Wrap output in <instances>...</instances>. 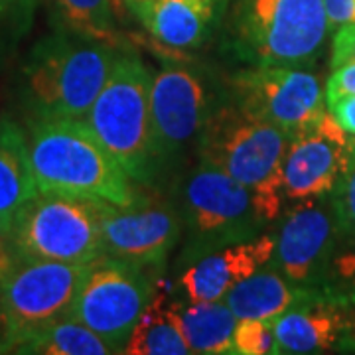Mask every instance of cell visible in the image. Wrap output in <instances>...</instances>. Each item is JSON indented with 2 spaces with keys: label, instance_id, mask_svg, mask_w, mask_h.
Here are the masks:
<instances>
[{
  "label": "cell",
  "instance_id": "obj_1",
  "mask_svg": "<svg viewBox=\"0 0 355 355\" xmlns=\"http://www.w3.org/2000/svg\"><path fill=\"white\" fill-rule=\"evenodd\" d=\"M28 148L42 193H64L114 205H128L137 200L132 180L95 137L85 119H34Z\"/></svg>",
  "mask_w": 355,
  "mask_h": 355
},
{
  "label": "cell",
  "instance_id": "obj_2",
  "mask_svg": "<svg viewBox=\"0 0 355 355\" xmlns=\"http://www.w3.org/2000/svg\"><path fill=\"white\" fill-rule=\"evenodd\" d=\"M198 139L200 162L219 168L249 188L266 219L275 221L286 203L282 160L291 135L233 103L211 111Z\"/></svg>",
  "mask_w": 355,
  "mask_h": 355
},
{
  "label": "cell",
  "instance_id": "obj_3",
  "mask_svg": "<svg viewBox=\"0 0 355 355\" xmlns=\"http://www.w3.org/2000/svg\"><path fill=\"white\" fill-rule=\"evenodd\" d=\"M148 67L132 53H119L99 97L83 116L89 128L132 182L148 184L156 174L150 127Z\"/></svg>",
  "mask_w": 355,
  "mask_h": 355
},
{
  "label": "cell",
  "instance_id": "obj_4",
  "mask_svg": "<svg viewBox=\"0 0 355 355\" xmlns=\"http://www.w3.org/2000/svg\"><path fill=\"white\" fill-rule=\"evenodd\" d=\"M111 44L58 34L42 40L26 65V85L36 119H83L113 69Z\"/></svg>",
  "mask_w": 355,
  "mask_h": 355
},
{
  "label": "cell",
  "instance_id": "obj_5",
  "mask_svg": "<svg viewBox=\"0 0 355 355\" xmlns=\"http://www.w3.org/2000/svg\"><path fill=\"white\" fill-rule=\"evenodd\" d=\"M331 30L324 0H237L235 48L254 65H308Z\"/></svg>",
  "mask_w": 355,
  "mask_h": 355
},
{
  "label": "cell",
  "instance_id": "obj_6",
  "mask_svg": "<svg viewBox=\"0 0 355 355\" xmlns=\"http://www.w3.org/2000/svg\"><path fill=\"white\" fill-rule=\"evenodd\" d=\"M105 205L87 198L40 191L14 217L18 259L93 263L105 254L101 233Z\"/></svg>",
  "mask_w": 355,
  "mask_h": 355
},
{
  "label": "cell",
  "instance_id": "obj_7",
  "mask_svg": "<svg viewBox=\"0 0 355 355\" xmlns=\"http://www.w3.org/2000/svg\"><path fill=\"white\" fill-rule=\"evenodd\" d=\"M182 196L184 223L188 227L182 261L251 241L270 223L253 191L219 168L203 162L191 172Z\"/></svg>",
  "mask_w": 355,
  "mask_h": 355
},
{
  "label": "cell",
  "instance_id": "obj_8",
  "mask_svg": "<svg viewBox=\"0 0 355 355\" xmlns=\"http://www.w3.org/2000/svg\"><path fill=\"white\" fill-rule=\"evenodd\" d=\"M87 265L42 259H16L0 279V304L6 318V352H16L50 324L69 316Z\"/></svg>",
  "mask_w": 355,
  "mask_h": 355
},
{
  "label": "cell",
  "instance_id": "obj_9",
  "mask_svg": "<svg viewBox=\"0 0 355 355\" xmlns=\"http://www.w3.org/2000/svg\"><path fill=\"white\" fill-rule=\"evenodd\" d=\"M146 268L148 266L101 254L89 263L69 316L105 338L114 352H121L140 314L156 294L154 280Z\"/></svg>",
  "mask_w": 355,
  "mask_h": 355
},
{
  "label": "cell",
  "instance_id": "obj_10",
  "mask_svg": "<svg viewBox=\"0 0 355 355\" xmlns=\"http://www.w3.org/2000/svg\"><path fill=\"white\" fill-rule=\"evenodd\" d=\"M233 93L241 109L291 137L328 111L316 76L288 65H254L239 71L233 77Z\"/></svg>",
  "mask_w": 355,
  "mask_h": 355
},
{
  "label": "cell",
  "instance_id": "obj_11",
  "mask_svg": "<svg viewBox=\"0 0 355 355\" xmlns=\"http://www.w3.org/2000/svg\"><path fill=\"white\" fill-rule=\"evenodd\" d=\"M342 237L331 198L296 203L282 221L268 265L292 284L318 291L326 280Z\"/></svg>",
  "mask_w": 355,
  "mask_h": 355
},
{
  "label": "cell",
  "instance_id": "obj_12",
  "mask_svg": "<svg viewBox=\"0 0 355 355\" xmlns=\"http://www.w3.org/2000/svg\"><path fill=\"white\" fill-rule=\"evenodd\" d=\"M354 148L355 137L345 132L328 111L314 125L291 137L282 160V190L286 202L330 198Z\"/></svg>",
  "mask_w": 355,
  "mask_h": 355
},
{
  "label": "cell",
  "instance_id": "obj_13",
  "mask_svg": "<svg viewBox=\"0 0 355 355\" xmlns=\"http://www.w3.org/2000/svg\"><path fill=\"white\" fill-rule=\"evenodd\" d=\"M203 77L186 65H166L150 85V127L156 160H170L200 137L211 114Z\"/></svg>",
  "mask_w": 355,
  "mask_h": 355
},
{
  "label": "cell",
  "instance_id": "obj_14",
  "mask_svg": "<svg viewBox=\"0 0 355 355\" xmlns=\"http://www.w3.org/2000/svg\"><path fill=\"white\" fill-rule=\"evenodd\" d=\"M101 233L105 254L140 266H162L182 233V217L164 203H107Z\"/></svg>",
  "mask_w": 355,
  "mask_h": 355
},
{
  "label": "cell",
  "instance_id": "obj_15",
  "mask_svg": "<svg viewBox=\"0 0 355 355\" xmlns=\"http://www.w3.org/2000/svg\"><path fill=\"white\" fill-rule=\"evenodd\" d=\"M277 237L261 233L251 241L235 243L198 254L180 272V288L190 302L223 300L237 282L270 263Z\"/></svg>",
  "mask_w": 355,
  "mask_h": 355
},
{
  "label": "cell",
  "instance_id": "obj_16",
  "mask_svg": "<svg viewBox=\"0 0 355 355\" xmlns=\"http://www.w3.org/2000/svg\"><path fill=\"white\" fill-rule=\"evenodd\" d=\"M279 354H320L342 343L345 308L330 298L312 294L272 320Z\"/></svg>",
  "mask_w": 355,
  "mask_h": 355
},
{
  "label": "cell",
  "instance_id": "obj_17",
  "mask_svg": "<svg viewBox=\"0 0 355 355\" xmlns=\"http://www.w3.org/2000/svg\"><path fill=\"white\" fill-rule=\"evenodd\" d=\"M310 294L312 291L292 284L277 268L265 265L254 270L251 277L237 282L223 296V302L239 320H275L292 306L300 304Z\"/></svg>",
  "mask_w": 355,
  "mask_h": 355
},
{
  "label": "cell",
  "instance_id": "obj_18",
  "mask_svg": "<svg viewBox=\"0 0 355 355\" xmlns=\"http://www.w3.org/2000/svg\"><path fill=\"white\" fill-rule=\"evenodd\" d=\"M24 130L8 119H0V214L8 219L38 196Z\"/></svg>",
  "mask_w": 355,
  "mask_h": 355
},
{
  "label": "cell",
  "instance_id": "obj_19",
  "mask_svg": "<svg viewBox=\"0 0 355 355\" xmlns=\"http://www.w3.org/2000/svg\"><path fill=\"white\" fill-rule=\"evenodd\" d=\"M174 312L191 354H231L233 331L239 318L223 300L174 302Z\"/></svg>",
  "mask_w": 355,
  "mask_h": 355
},
{
  "label": "cell",
  "instance_id": "obj_20",
  "mask_svg": "<svg viewBox=\"0 0 355 355\" xmlns=\"http://www.w3.org/2000/svg\"><path fill=\"white\" fill-rule=\"evenodd\" d=\"M127 355H186L191 354L178 324L174 302L158 292L144 308L130 338L121 349Z\"/></svg>",
  "mask_w": 355,
  "mask_h": 355
},
{
  "label": "cell",
  "instance_id": "obj_21",
  "mask_svg": "<svg viewBox=\"0 0 355 355\" xmlns=\"http://www.w3.org/2000/svg\"><path fill=\"white\" fill-rule=\"evenodd\" d=\"M16 354L107 355L116 352L111 343L85 324H81L76 318L65 316L22 343Z\"/></svg>",
  "mask_w": 355,
  "mask_h": 355
},
{
  "label": "cell",
  "instance_id": "obj_22",
  "mask_svg": "<svg viewBox=\"0 0 355 355\" xmlns=\"http://www.w3.org/2000/svg\"><path fill=\"white\" fill-rule=\"evenodd\" d=\"M142 22L164 46L188 50L202 44L207 20L184 0H158Z\"/></svg>",
  "mask_w": 355,
  "mask_h": 355
},
{
  "label": "cell",
  "instance_id": "obj_23",
  "mask_svg": "<svg viewBox=\"0 0 355 355\" xmlns=\"http://www.w3.org/2000/svg\"><path fill=\"white\" fill-rule=\"evenodd\" d=\"M50 4L67 34L113 44L114 22L111 0H50Z\"/></svg>",
  "mask_w": 355,
  "mask_h": 355
},
{
  "label": "cell",
  "instance_id": "obj_24",
  "mask_svg": "<svg viewBox=\"0 0 355 355\" xmlns=\"http://www.w3.org/2000/svg\"><path fill=\"white\" fill-rule=\"evenodd\" d=\"M231 354L235 355H275L279 354V345L272 330V320H237L233 331Z\"/></svg>",
  "mask_w": 355,
  "mask_h": 355
},
{
  "label": "cell",
  "instance_id": "obj_25",
  "mask_svg": "<svg viewBox=\"0 0 355 355\" xmlns=\"http://www.w3.org/2000/svg\"><path fill=\"white\" fill-rule=\"evenodd\" d=\"M330 198L342 231L345 235H355V148Z\"/></svg>",
  "mask_w": 355,
  "mask_h": 355
},
{
  "label": "cell",
  "instance_id": "obj_26",
  "mask_svg": "<svg viewBox=\"0 0 355 355\" xmlns=\"http://www.w3.org/2000/svg\"><path fill=\"white\" fill-rule=\"evenodd\" d=\"M36 0H0V24L22 34L32 22Z\"/></svg>",
  "mask_w": 355,
  "mask_h": 355
},
{
  "label": "cell",
  "instance_id": "obj_27",
  "mask_svg": "<svg viewBox=\"0 0 355 355\" xmlns=\"http://www.w3.org/2000/svg\"><path fill=\"white\" fill-rule=\"evenodd\" d=\"M355 62V22L336 28L331 40V67Z\"/></svg>",
  "mask_w": 355,
  "mask_h": 355
},
{
  "label": "cell",
  "instance_id": "obj_28",
  "mask_svg": "<svg viewBox=\"0 0 355 355\" xmlns=\"http://www.w3.org/2000/svg\"><path fill=\"white\" fill-rule=\"evenodd\" d=\"M326 109L340 127L355 137V95H336L326 99Z\"/></svg>",
  "mask_w": 355,
  "mask_h": 355
},
{
  "label": "cell",
  "instance_id": "obj_29",
  "mask_svg": "<svg viewBox=\"0 0 355 355\" xmlns=\"http://www.w3.org/2000/svg\"><path fill=\"white\" fill-rule=\"evenodd\" d=\"M336 95H355V62L334 67V73L326 83L324 97H336Z\"/></svg>",
  "mask_w": 355,
  "mask_h": 355
},
{
  "label": "cell",
  "instance_id": "obj_30",
  "mask_svg": "<svg viewBox=\"0 0 355 355\" xmlns=\"http://www.w3.org/2000/svg\"><path fill=\"white\" fill-rule=\"evenodd\" d=\"M18 254L14 249V221L0 214V279L16 263Z\"/></svg>",
  "mask_w": 355,
  "mask_h": 355
},
{
  "label": "cell",
  "instance_id": "obj_31",
  "mask_svg": "<svg viewBox=\"0 0 355 355\" xmlns=\"http://www.w3.org/2000/svg\"><path fill=\"white\" fill-rule=\"evenodd\" d=\"M331 28L355 22V0H324Z\"/></svg>",
  "mask_w": 355,
  "mask_h": 355
},
{
  "label": "cell",
  "instance_id": "obj_32",
  "mask_svg": "<svg viewBox=\"0 0 355 355\" xmlns=\"http://www.w3.org/2000/svg\"><path fill=\"white\" fill-rule=\"evenodd\" d=\"M342 343H349L355 347V304L345 308V334H343Z\"/></svg>",
  "mask_w": 355,
  "mask_h": 355
},
{
  "label": "cell",
  "instance_id": "obj_33",
  "mask_svg": "<svg viewBox=\"0 0 355 355\" xmlns=\"http://www.w3.org/2000/svg\"><path fill=\"white\" fill-rule=\"evenodd\" d=\"M125 2L130 6V10H132V12L137 14L140 20H142L146 14L150 12V8H153L158 0H125Z\"/></svg>",
  "mask_w": 355,
  "mask_h": 355
},
{
  "label": "cell",
  "instance_id": "obj_34",
  "mask_svg": "<svg viewBox=\"0 0 355 355\" xmlns=\"http://www.w3.org/2000/svg\"><path fill=\"white\" fill-rule=\"evenodd\" d=\"M184 2H188L191 8H196L205 20H209L214 14V0H184Z\"/></svg>",
  "mask_w": 355,
  "mask_h": 355
},
{
  "label": "cell",
  "instance_id": "obj_35",
  "mask_svg": "<svg viewBox=\"0 0 355 355\" xmlns=\"http://www.w3.org/2000/svg\"><path fill=\"white\" fill-rule=\"evenodd\" d=\"M6 343H8V331H6V318H4V310L0 304V354L6 352Z\"/></svg>",
  "mask_w": 355,
  "mask_h": 355
}]
</instances>
